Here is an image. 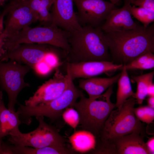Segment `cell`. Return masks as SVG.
Masks as SVG:
<instances>
[{"label":"cell","mask_w":154,"mask_h":154,"mask_svg":"<svg viewBox=\"0 0 154 154\" xmlns=\"http://www.w3.org/2000/svg\"><path fill=\"white\" fill-rule=\"evenodd\" d=\"M104 33L114 63L126 65L143 54L154 52V24L145 27L138 24L131 30Z\"/></svg>","instance_id":"6da1fadb"},{"label":"cell","mask_w":154,"mask_h":154,"mask_svg":"<svg viewBox=\"0 0 154 154\" xmlns=\"http://www.w3.org/2000/svg\"><path fill=\"white\" fill-rule=\"evenodd\" d=\"M70 50L68 63L91 61H112L109 46L101 27L89 25L69 32Z\"/></svg>","instance_id":"7a4b0ae2"},{"label":"cell","mask_w":154,"mask_h":154,"mask_svg":"<svg viewBox=\"0 0 154 154\" xmlns=\"http://www.w3.org/2000/svg\"><path fill=\"white\" fill-rule=\"evenodd\" d=\"M113 85L102 95V100L86 97L83 93L80 99L71 107L78 112L80 117L78 125L83 129L92 133L96 137L100 135L105 123L112 111L116 107L111 101L113 93Z\"/></svg>","instance_id":"3957f363"},{"label":"cell","mask_w":154,"mask_h":154,"mask_svg":"<svg viewBox=\"0 0 154 154\" xmlns=\"http://www.w3.org/2000/svg\"><path fill=\"white\" fill-rule=\"evenodd\" d=\"M69 35V32L52 24L34 27L28 26L5 38L3 48L5 52L24 43L44 44L60 48L67 54L70 49Z\"/></svg>","instance_id":"277c9868"},{"label":"cell","mask_w":154,"mask_h":154,"mask_svg":"<svg viewBox=\"0 0 154 154\" xmlns=\"http://www.w3.org/2000/svg\"><path fill=\"white\" fill-rule=\"evenodd\" d=\"M83 94L78 89L71 78L66 88L59 96L46 103L29 106L18 103L19 118L22 123L29 125L32 117L43 116L48 118L52 121L59 119L64 111L71 107Z\"/></svg>","instance_id":"5b68a950"},{"label":"cell","mask_w":154,"mask_h":154,"mask_svg":"<svg viewBox=\"0 0 154 154\" xmlns=\"http://www.w3.org/2000/svg\"><path fill=\"white\" fill-rule=\"evenodd\" d=\"M136 103L135 99L131 97L121 108L113 110L106 121L100 135L96 138L110 140L135 131L146 134L143 124L136 117L133 111Z\"/></svg>","instance_id":"8992f818"},{"label":"cell","mask_w":154,"mask_h":154,"mask_svg":"<svg viewBox=\"0 0 154 154\" xmlns=\"http://www.w3.org/2000/svg\"><path fill=\"white\" fill-rule=\"evenodd\" d=\"M35 117L39 124L35 130L27 133H23L19 131L10 135L9 141L14 145L35 148L66 145L67 140L60 134L56 128L46 123L44 117Z\"/></svg>","instance_id":"52a82bcc"},{"label":"cell","mask_w":154,"mask_h":154,"mask_svg":"<svg viewBox=\"0 0 154 154\" xmlns=\"http://www.w3.org/2000/svg\"><path fill=\"white\" fill-rule=\"evenodd\" d=\"M31 68L27 65H22L14 60L6 62L0 61V85L8 95L9 110L15 111L14 107L18 94L23 88L29 86L24 78Z\"/></svg>","instance_id":"ba28073f"},{"label":"cell","mask_w":154,"mask_h":154,"mask_svg":"<svg viewBox=\"0 0 154 154\" xmlns=\"http://www.w3.org/2000/svg\"><path fill=\"white\" fill-rule=\"evenodd\" d=\"M78 11V21L82 27L100 26L110 13L116 9L115 5L104 0H73Z\"/></svg>","instance_id":"9c48e42d"},{"label":"cell","mask_w":154,"mask_h":154,"mask_svg":"<svg viewBox=\"0 0 154 154\" xmlns=\"http://www.w3.org/2000/svg\"><path fill=\"white\" fill-rule=\"evenodd\" d=\"M6 7L8 15L3 30L5 38L15 35L24 27L38 21L25 0H13Z\"/></svg>","instance_id":"30bf717a"},{"label":"cell","mask_w":154,"mask_h":154,"mask_svg":"<svg viewBox=\"0 0 154 154\" xmlns=\"http://www.w3.org/2000/svg\"><path fill=\"white\" fill-rule=\"evenodd\" d=\"M71 78L68 72L64 75L57 69L52 78L39 86L33 95L25 101V105L34 106L56 98L66 89Z\"/></svg>","instance_id":"8fae6325"},{"label":"cell","mask_w":154,"mask_h":154,"mask_svg":"<svg viewBox=\"0 0 154 154\" xmlns=\"http://www.w3.org/2000/svg\"><path fill=\"white\" fill-rule=\"evenodd\" d=\"M55 47L50 45L37 43L20 44L0 56V61L12 60L25 64L33 68L43 60L48 52L55 50Z\"/></svg>","instance_id":"7c38bea8"},{"label":"cell","mask_w":154,"mask_h":154,"mask_svg":"<svg viewBox=\"0 0 154 154\" xmlns=\"http://www.w3.org/2000/svg\"><path fill=\"white\" fill-rule=\"evenodd\" d=\"M67 72L73 81L78 78H88L104 73L110 76L123 69V65L112 61H91L68 63Z\"/></svg>","instance_id":"4fadbf2b"},{"label":"cell","mask_w":154,"mask_h":154,"mask_svg":"<svg viewBox=\"0 0 154 154\" xmlns=\"http://www.w3.org/2000/svg\"><path fill=\"white\" fill-rule=\"evenodd\" d=\"M73 0H54L52 24L68 32L81 27L73 8Z\"/></svg>","instance_id":"5bb4252c"},{"label":"cell","mask_w":154,"mask_h":154,"mask_svg":"<svg viewBox=\"0 0 154 154\" xmlns=\"http://www.w3.org/2000/svg\"><path fill=\"white\" fill-rule=\"evenodd\" d=\"M131 0H124L121 8L112 10L106 19L105 23L100 27L105 33L110 31H124L135 28L138 24L133 20L130 11Z\"/></svg>","instance_id":"9a60e30c"},{"label":"cell","mask_w":154,"mask_h":154,"mask_svg":"<svg viewBox=\"0 0 154 154\" xmlns=\"http://www.w3.org/2000/svg\"><path fill=\"white\" fill-rule=\"evenodd\" d=\"M146 135L135 131L110 140L115 145L117 154H151L144 141Z\"/></svg>","instance_id":"2e32d148"},{"label":"cell","mask_w":154,"mask_h":154,"mask_svg":"<svg viewBox=\"0 0 154 154\" xmlns=\"http://www.w3.org/2000/svg\"><path fill=\"white\" fill-rule=\"evenodd\" d=\"M120 73L109 78L91 77L79 82V86L88 94L89 98L97 99L110 86L117 82Z\"/></svg>","instance_id":"e0dca14e"},{"label":"cell","mask_w":154,"mask_h":154,"mask_svg":"<svg viewBox=\"0 0 154 154\" xmlns=\"http://www.w3.org/2000/svg\"><path fill=\"white\" fill-rule=\"evenodd\" d=\"M20 112L4 108L0 113V138L15 133L20 131L19 127L22 122L19 116Z\"/></svg>","instance_id":"ac0fdd59"},{"label":"cell","mask_w":154,"mask_h":154,"mask_svg":"<svg viewBox=\"0 0 154 154\" xmlns=\"http://www.w3.org/2000/svg\"><path fill=\"white\" fill-rule=\"evenodd\" d=\"M68 138L72 149L81 153L91 151L96 144L95 136L90 132L83 129L75 131Z\"/></svg>","instance_id":"d6986e66"},{"label":"cell","mask_w":154,"mask_h":154,"mask_svg":"<svg viewBox=\"0 0 154 154\" xmlns=\"http://www.w3.org/2000/svg\"><path fill=\"white\" fill-rule=\"evenodd\" d=\"M37 17L38 21L44 26L52 24V18L50 9L54 0H25Z\"/></svg>","instance_id":"ffe728a7"},{"label":"cell","mask_w":154,"mask_h":154,"mask_svg":"<svg viewBox=\"0 0 154 154\" xmlns=\"http://www.w3.org/2000/svg\"><path fill=\"white\" fill-rule=\"evenodd\" d=\"M117 81L118 89L116 94V107L119 108L128 98H135V93L133 91L125 65H123Z\"/></svg>","instance_id":"44dd1931"},{"label":"cell","mask_w":154,"mask_h":154,"mask_svg":"<svg viewBox=\"0 0 154 154\" xmlns=\"http://www.w3.org/2000/svg\"><path fill=\"white\" fill-rule=\"evenodd\" d=\"M154 71L138 76H133V80L136 83V92L135 98L136 103L141 104L147 96V89L149 85L153 82Z\"/></svg>","instance_id":"7402d4cb"},{"label":"cell","mask_w":154,"mask_h":154,"mask_svg":"<svg viewBox=\"0 0 154 154\" xmlns=\"http://www.w3.org/2000/svg\"><path fill=\"white\" fill-rule=\"evenodd\" d=\"M125 65L127 70L152 69L154 67V55L151 52L145 53Z\"/></svg>","instance_id":"603a6c76"},{"label":"cell","mask_w":154,"mask_h":154,"mask_svg":"<svg viewBox=\"0 0 154 154\" xmlns=\"http://www.w3.org/2000/svg\"><path fill=\"white\" fill-rule=\"evenodd\" d=\"M32 154H74L76 151L65 145H54L41 148H33Z\"/></svg>","instance_id":"cb8c5ba5"},{"label":"cell","mask_w":154,"mask_h":154,"mask_svg":"<svg viewBox=\"0 0 154 154\" xmlns=\"http://www.w3.org/2000/svg\"><path fill=\"white\" fill-rule=\"evenodd\" d=\"M130 11L132 16L141 22L144 27H147L154 21V12L133 5L131 6Z\"/></svg>","instance_id":"d4e9b609"},{"label":"cell","mask_w":154,"mask_h":154,"mask_svg":"<svg viewBox=\"0 0 154 154\" xmlns=\"http://www.w3.org/2000/svg\"><path fill=\"white\" fill-rule=\"evenodd\" d=\"M94 154H117L115 145L111 140H104L96 138L94 148L90 151Z\"/></svg>","instance_id":"484cf974"},{"label":"cell","mask_w":154,"mask_h":154,"mask_svg":"<svg viewBox=\"0 0 154 154\" xmlns=\"http://www.w3.org/2000/svg\"><path fill=\"white\" fill-rule=\"evenodd\" d=\"M133 111L136 117L143 122L149 124L154 119V109L148 106L134 108Z\"/></svg>","instance_id":"4316f807"},{"label":"cell","mask_w":154,"mask_h":154,"mask_svg":"<svg viewBox=\"0 0 154 154\" xmlns=\"http://www.w3.org/2000/svg\"><path fill=\"white\" fill-rule=\"evenodd\" d=\"M62 116L66 123L75 130L80 121L79 114L76 110L72 107H69L64 111Z\"/></svg>","instance_id":"83f0119b"},{"label":"cell","mask_w":154,"mask_h":154,"mask_svg":"<svg viewBox=\"0 0 154 154\" xmlns=\"http://www.w3.org/2000/svg\"><path fill=\"white\" fill-rule=\"evenodd\" d=\"M56 50L48 52L43 60L52 68H56L59 64L57 53Z\"/></svg>","instance_id":"f1b7e54d"},{"label":"cell","mask_w":154,"mask_h":154,"mask_svg":"<svg viewBox=\"0 0 154 154\" xmlns=\"http://www.w3.org/2000/svg\"><path fill=\"white\" fill-rule=\"evenodd\" d=\"M131 4L154 12V0H131Z\"/></svg>","instance_id":"f546056e"},{"label":"cell","mask_w":154,"mask_h":154,"mask_svg":"<svg viewBox=\"0 0 154 154\" xmlns=\"http://www.w3.org/2000/svg\"><path fill=\"white\" fill-rule=\"evenodd\" d=\"M33 68L37 73L42 75L48 74L52 69L43 60L36 64Z\"/></svg>","instance_id":"4dcf8cb0"},{"label":"cell","mask_w":154,"mask_h":154,"mask_svg":"<svg viewBox=\"0 0 154 154\" xmlns=\"http://www.w3.org/2000/svg\"><path fill=\"white\" fill-rule=\"evenodd\" d=\"M3 22L0 21V56L4 53L3 46L5 39V38L3 33Z\"/></svg>","instance_id":"1f68e13d"},{"label":"cell","mask_w":154,"mask_h":154,"mask_svg":"<svg viewBox=\"0 0 154 154\" xmlns=\"http://www.w3.org/2000/svg\"><path fill=\"white\" fill-rule=\"evenodd\" d=\"M148 140L146 143V146L150 152L151 154H153L154 153V137L151 138H148Z\"/></svg>","instance_id":"d6a6232c"},{"label":"cell","mask_w":154,"mask_h":154,"mask_svg":"<svg viewBox=\"0 0 154 154\" xmlns=\"http://www.w3.org/2000/svg\"><path fill=\"white\" fill-rule=\"evenodd\" d=\"M147 96H154V84L153 82L150 84L147 89Z\"/></svg>","instance_id":"836d02e7"},{"label":"cell","mask_w":154,"mask_h":154,"mask_svg":"<svg viewBox=\"0 0 154 154\" xmlns=\"http://www.w3.org/2000/svg\"><path fill=\"white\" fill-rule=\"evenodd\" d=\"M148 106L154 109V96H149L147 100Z\"/></svg>","instance_id":"e575fe53"},{"label":"cell","mask_w":154,"mask_h":154,"mask_svg":"<svg viewBox=\"0 0 154 154\" xmlns=\"http://www.w3.org/2000/svg\"><path fill=\"white\" fill-rule=\"evenodd\" d=\"M3 99V93L2 91H0V113L1 110L5 107Z\"/></svg>","instance_id":"d590c367"},{"label":"cell","mask_w":154,"mask_h":154,"mask_svg":"<svg viewBox=\"0 0 154 154\" xmlns=\"http://www.w3.org/2000/svg\"><path fill=\"white\" fill-rule=\"evenodd\" d=\"M4 143L2 140V139L0 138V154H4L3 151Z\"/></svg>","instance_id":"8d00e7d4"},{"label":"cell","mask_w":154,"mask_h":154,"mask_svg":"<svg viewBox=\"0 0 154 154\" xmlns=\"http://www.w3.org/2000/svg\"><path fill=\"white\" fill-rule=\"evenodd\" d=\"M110 2L115 5L117 3L120 1L121 0H109Z\"/></svg>","instance_id":"74e56055"},{"label":"cell","mask_w":154,"mask_h":154,"mask_svg":"<svg viewBox=\"0 0 154 154\" xmlns=\"http://www.w3.org/2000/svg\"><path fill=\"white\" fill-rule=\"evenodd\" d=\"M7 0H0V6L3 5Z\"/></svg>","instance_id":"f35d334b"},{"label":"cell","mask_w":154,"mask_h":154,"mask_svg":"<svg viewBox=\"0 0 154 154\" xmlns=\"http://www.w3.org/2000/svg\"></svg>","instance_id":"ab89813d"}]
</instances>
